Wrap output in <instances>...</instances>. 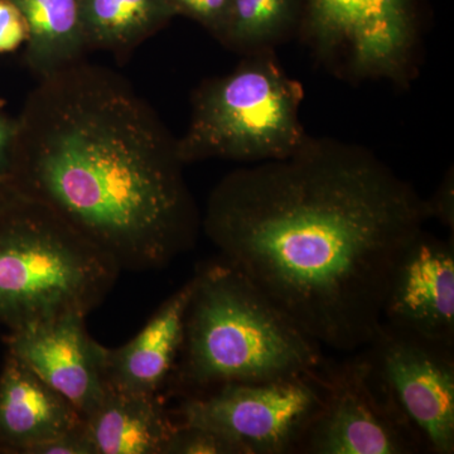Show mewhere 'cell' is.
Masks as SVG:
<instances>
[{"label":"cell","mask_w":454,"mask_h":454,"mask_svg":"<svg viewBox=\"0 0 454 454\" xmlns=\"http://www.w3.org/2000/svg\"><path fill=\"white\" fill-rule=\"evenodd\" d=\"M121 269L56 212L16 195L0 208V325L8 331L88 317Z\"/></svg>","instance_id":"cell-4"},{"label":"cell","mask_w":454,"mask_h":454,"mask_svg":"<svg viewBox=\"0 0 454 454\" xmlns=\"http://www.w3.org/2000/svg\"><path fill=\"white\" fill-rule=\"evenodd\" d=\"M9 186L47 206L121 271L195 247L201 217L177 138L112 68L83 59L38 80L17 118Z\"/></svg>","instance_id":"cell-2"},{"label":"cell","mask_w":454,"mask_h":454,"mask_svg":"<svg viewBox=\"0 0 454 454\" xmlns=\"http://www.w3.org/2000/svg\"><path fill=\"white\" fill-rule=\"evenodd\" d=\"M430 219L369 148L309 134L286 157L223 176L201 229L310 339L352 354L380 328L395 269Z\"/></svg>","instance_id":"cell-1"},{"label":"cell","mask_w":454,"mask_h":454,"mask_svg":"<svg viewBox=\"0 0 454 454\" xmlns=\"http://www.w3.org/2000/svg\"><path fill=\"white\" fill-rule=\"evenodd\" d=\"M303 98V86L286 73L276 50L247 55L231 73L193 91L190 121L177 138L179 158L187 166L286 157L309 137L301 121Z\"/></svg>","instance_id":"cell-5"},{"label":"cell","mask_w":454,"mask_h":454,"mask_svg":"<svg viewBox=\"0 0 454 454\" xmlns=\"http://www.w3.org/2000/svg\"><path fill=\"white\" fill-rule=\"evenodd\" d=\"M85 321V316L68 315L4 336L8 354L66 397L82 418L104 393L100 343L90 336Z\"/></svg>","instance_id":"cell-11"},{"label":"cell","mask_w":454,"mask_h":454,"mask_svg":"<svg viewBox=\"0 0 454 454\" xmlns=\"http://www.w3.org/2000/svg\"><path fill=\"white\" fill-rule=\"evenodd\" d=\"M193 286L192 278L173 293L129 342L119 348L100 345L106 387L131 393H164L184 342Z\"/></svg>","instance_id":"cell-12"},{"label":"cell","mask_w":454,"mask_h":454,"mask_svg":"<svg viewBox=\"0 0 454 454\" xmlns=\"http://www.w3.org/2000/svg\"><path fill=\"white\" fill-rule=\"evenodd\" d=\"M304 0H232L223 44L245 56L276 50L297 33Z\"/></svg>","instance_id":"cell-17"},{"label":"cell","mask_w":454,"mask_h":454,"mask_svg":"<svg viewBox=\"0 0 454 454\" xmlns=\"http://www.w3.org/2000/svg\"><path fill=\"white\" fill-rule=\"evenodd\" d=\"M29 454H95L85 426L62 433L33 447Z\"/></svg>","instance_id":"cell-21"},{"label":"cell","mask_w":454,"mask_h":454,"mask_svg":"<svg viewBox=\"0 0 454 454\" xmlns=\"http://www.w3.org/2000/svg\"><path fill=\"white\" fill-rule=\"evenodd\" d=\"M321 375L324 400L297 453L426 452L363 348L339 363L325 360Z\"/></svg>","instance_id":"cell-8"},{"label":"cell","mask_w":454,"mask_h":454,"mask_svg":"<svg viewBox=\"0 0 454 454\" xmlns=\"http://www.w3.org/2000/svg\"><path fill=\"white\" fill-rule=\"evenodd\" d=\"M324 394L319 369L284 380L221 385L182 397L172 411L178 424L215 430L243 454L297 453Z\"/></svg>","instance_id":"cell-7"},{"label":"cell","mask_w":454,"mask_h":454,"mask_svg":"<svg viewBox=\"0 0 454 454\" xmlns=\"http://www.w3.org/2000/svg\"><path fill=\"white\" fill-rule=\"evenodd\" d=\"M426 452L454 453V348L382 322L363 348Z\"/></svg>","instance_id":"cell-9"},{"label":"cell","mask_w":454,"mask_h":454,"mask_svg":"<svg viewBox=\"0 0 454 454\" xmlns=\"http://www.w3.org/2000/svg\"><path fill=\"white\" fill-rule=\"evenodd\" d=\"M184 336L164 395L284 380L324 366L322 346L223 258L197 269Z\"/></svg>","instance_id":"cell-3"},{"label":"cell","mask_w":454,"mask_h":454,"mask_svg":"<svg viewBox=\"0 0 454 454\" xmlns=\"http://www.w3.org/2000/svg\"><path fill=\"white\" fill-rule=\"evenodd\" d=\"M382 322L454 348V243L423 230L391 279Z\"/></svg>","instance_id":"cell-10"},{"label":"cell","mask_w":454,"mask_h":454,"mask_svg":"<svg viewBox=\"0 0 454 454\" xmlns=\"http://www.w3.org/2000/svg\"><path fill=\"white\" fill-rule=\"evenodd\" d=\"M16 195L17 193L14 192L13 188L9 186L7 184L0 182V208H2L3 206L7 205V203Z\"/></svg>","instance_id":"cell-24"},{"label":"cell","mask_w":454,"mask_h":454,"mask_svg":"<svg viewBox=\"0 0 454 454\" xmlns=\"http://www.w3.org/2000/svg\"><path fill=\"white\" fill-rule=\"evenodd\" d=\"M28 40L25 18L8 0H0V53L13 52Z\"/></svg>","instance_id":"cell-20"},{"label":"cell","mask_w":454,"mask_h":454,"mask_svg":"<svg viewBox=\"0 0 454 454\" xmlns=\"http://www.w3.org/2000/svg\"><path fill=\"white\" fill-rule=\"evenodd\" d=\"M164 454H243V450L215 430L178 424Z\"/></svg>","instance_id":"cell-18"},{"label":"cell","mask_w":454,"mask_h":454,"mask_svg":"<svg viewBox=\"0 0 454 454\" xmlns=\"http://www.w3.org/2000/svg\"><path fill=\"white\" fill-rule=\"evenodd\" d=\"M89 51L125 57L177 16L169 0H80Z\"/></svg>","instance_id":"cell-16"},{"label":"cell","mask_w":454,"mask_h":454,"mask_svg":"<svg viewBox=\"0 0 454 454\" xmlns=\"http://www.w3.org/2000/svg\"><path fill=\"white\" fill-rule=\"evenodd\" d=\"M82 415L13 355L0 372V454H29L33 447L79 428Z\"/></svg>","instance_id":"cell-13"},{"label":"cell","mask_w":454,"mask_h":454,"mask_svg":"<svg viewBox=\"0 0 454 454\" xmlns=\"http://www.w3.org/2000/svg\"><path fill=\"white\" fill-rule=\"evenodd\" d=\"M297 35L317 64L345 82L406 89L417 76V0H304Z\"/></svg>","instance_id":"cell-6"},{"label":"cell","mask_w":454,"mask_h":454,"mask_svg":"<svg viewBox=\"0 0 454 454\" xmlns=\"http://www.w3.org/2000/svg\"><path fill=\"white\" fill-rule=\"evenodd\" d=\"M177 16L196 20L223 43L229 27L232 0H169Z\"/></svg>","instance_id":"cell-19"},{"label":"cell","mask_w":454,"mask_h":454,"mask_svg":"<svg viewBox=\"0 0 454 454\" xmlns=\"http://www.w3.org/2000/svg\"><path fill=\"white\" fill-rule=\"evenodd\" d=\"M17 118L0 112V182L9 184L12 154L17 137Z\"/></svg>","instance_id":"cell-23"},{"label":"cell","mask_w":454,"mask_h":454,"mask_svg":"<svg viewBox=\"0 0 454 454\" xmlns=\"http://www.w3.org/2000/svg\"><path fill=\"white\" fill-rule=\"evenodd\" d=\"M95 454H164L178 423L163 394L104 385L97 408L83 417Z\"/></svg>","instance_id":"cell-14"},{"label":"cell","mask_w":454,"mask_h":454,"mask_svg":"<svg viewBox=\"0 0 454 454\" xmlns=\"http://www.w3.org/2000/svg\"><path fill=\"white\" fill-rule=\"evenodd\" d=\"M28 28L26 65L38 80L85 59L80 0H8Z\"/></svg>","instance_id":"cell-15"},{"label":"cell","mask_w":454,"mask_h":454,"mask_svg":"<svg viewBox=\"0 0 454 454\" xmlns=\"http://www.w3.org/2000/svg\"><path fill=\"white\" fill-rule=\"evenodd\" d=\"M432 219H437L444 227L454 230V175L453 168L448 170L442 179L434 195L427 200Z\"/></svg>","instance_id":"cell-22"}]
</instances>
